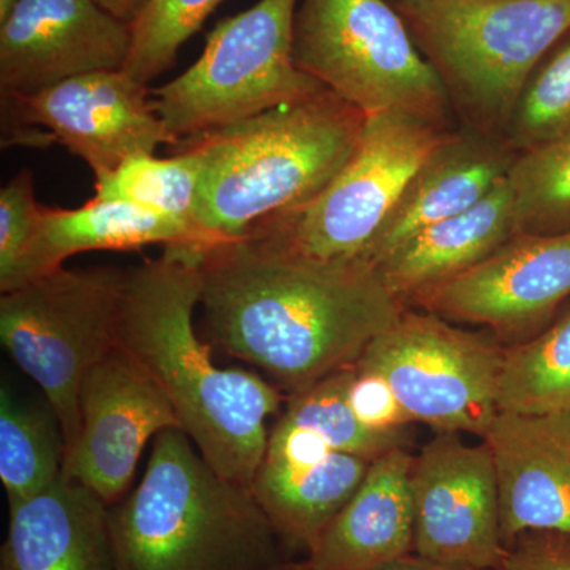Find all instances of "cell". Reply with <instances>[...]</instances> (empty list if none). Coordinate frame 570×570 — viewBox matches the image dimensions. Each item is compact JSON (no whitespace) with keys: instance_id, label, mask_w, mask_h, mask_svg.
<instances>
[{"instance_id":"cell-15","label":"cell","mask_w":570,"mask_h":570,"mask_svg":"<svg viewBox=\"0 0 570 570\" xmlns=\"http://www.w3.org/2000/svg\"><path fill=\"white\" fill-rule=\"evenodd\" d=\"M570 298V232L519 234L482 264L412 302L426 313L498 333L524 332L549 321Z\"/></svg>"},{"instance_id":"cell-23","label":"cell","mask_w":570,"mask_h":570,"mask_svg":"<svg viewBox=\"0 0 570 570\" xmlns=\"http://www.w3.org/2000/svg\"><path fill=\"white\" fill-rule=\"evenodd\" d=\"M66 442L58 420L0 390V480L9 504L24 501L62 475Z\"/></svg>"},{"instance_id":"cell-12","label":"cell","mask_w":570,"mask_h":570,"mask_svg":"<svg viewBox=\"0 0 570 570\" xmlns=\"http://www.w3.org/2000/svg\"><path fill=\"white\" fill-rule=\"evenodd\" d=\"M168 428H181L174 406L118 344L85 379L80 433L66 452L62 475L112 508L132 485L149 439Z\"/></svg>"},{"instance_id":"cell-26","label":"cell","mask_w":570,"mask_h":570,"mask_svg":"<svg viewBox=\"0 0 570 570\" xmlns=\"http://www.w3.org/2000/svg\"><path fill=\"white\" fill-rule=\"evenodd\" d=\"M508 183L519 234L570 232V130L519 153Z\"/></svg>"},{"instance_id":"cell-32","label":"cell","mask_w":570,"mask_h":570,"mask_svg":"<svg viewBox=\"0 0 570 570\" xmlns=\"http://www.w3.org/2000/svg\"><path fill=\"white\" fill-rule=\"evenodd\" d=\"M497 570H570V535L524 532L510 543Z\"/></svg>"},{"instance_id":"cell-11","label":"cell","mask_w":570,"mask_h":570,"mask_svg":"<svg viewBox=\"0 0 570 570\" xmlns=\"http://www.w3.org/2000/svg\"><path fill=\"white\" fill-rule=\"evenodd\" d=\"M414 553L455 570H497L504 558L497 469L489 445L439 433L412 461Z\"/></svg>"},{"instance_id":"cell-27","label":"cell","mask_w":570,"mask_h":570,"mask_svg":"<svg viewBox=\"0 0 570 570\" xmlns=\"http://www.w3.org/2000/svg\"><path fill=\"white\" fill-rule=\"evenodd\" d=\"M351 377L352 366L294 393L283 419L317 431L335 452L376 460L390 450L404 448V428L377 431L356 419L347 403Z\"/></svg>"},{"instance_id":"cell-7","label":"cell","mask_w":570,"mask_h":570,"mask_svg":"<svg viewBox=\"0 0 570 570\" xmlns=\"http://www.w3.org/2000/svg\"><path fill=\"white\" fill-rule=\"evenodd\" d=\"M452 130L404 112L366 116L335 178L306 204L261 220L243 239L309 261L367 264L409 179Z\"/></svg>"},{"instance_id":"cell-4","label":"cell","mask_w":570,"mask_h":570,"mask_svg":"<svg viewBox=\"0 0 570 570\" xmlns=\"http://www.w3.org/2000/svg\"><path fill=\"white\" fill-rule=\"evenodd\" d=\"M119 570H272L279 534L249 487L225 479L181 428L154 438L140 485L110 508Z\"/></svg>"},{"instance_id":"cell-5","label":"cell","mask_w":570,"mask_h":570,"mask_svg":"<svg viewBox=\"0 0 570 570\" xmlns=\"http://www.w3.org/2000/svg\"><path fill=\"white\" fill-rule=\"evenodd\" d=\"M461 127L505 141L532 71L570 33V0H392Z\"/></svg>"},{"instance_id":"cell-9","label":"cell","mask_w":570,"mask_h":570,"mask_svg":"<svg viewBox=\"0 0 570 570\" xmlns=\"http://www.w3.org/2000/svg\"><path fill=\"white\" fill-rule=\"evenodd\" d=\"M299 0H261L214 28L194 66L153 91L179 141L245 121L324 89L294 62Z\"/></svg>"},{"instance_id":"cell-22","label":"cell","mask_w":570,"mask_h":570,"mask_svg":"<svg viewBox=\"0 0 570 570\" xmlns=\"http://www.w3.org/2000/svg\"><path fill=\"white\" fill-rule=\"evenodd\" d=\"M373 461L333 452L314 466L262 463L250 490L283 543L309 553L360 489Z\"/></svg>"},{"instance_id":"cell-8","label":"cell","mask_w":570,"mask_h":570,"mask_svg":"<svg viewBox=\"0 0 570 570\" xmlns=\"http://www.w3.org/2000/svg\"><path fill=\"white\" fill-rule=\"evenodd\" d=\"M126 276L107 266H61L0 298V340L47 397L66 452L80 433L85 379L118 347Z\"/></svg>"},{"instance_id":"cell-3","label":"cell","mask_w":570,"mask_h":570,"mask_svg":"<svg viewBox=\"0 0 570 570\" xmlns=\"http://www.w3.org/2000/svg\"><path fill=\"white\" fill-rule=\"evenodd\" d=\"M366 116L324 88L184 140L200 154L197 225L213 246L236 242L321 193L354 153Z\"/></svg>"},{"instance_id":"cell-34","label":"cell","mask_w":570,"mask_h":570,"mask_svg":"<svg viewBox=\"0 0 570 570\" xmlns=\"http://www.w3.org/2000/svg\"><path fill=\"white\" fill-rule=\"evenodd\" d=\"M94 2L102 7L116 20L132 26L141 17L142 11L148 9L153 0H94Z\"/></svg>"},{"instance_id":"cell-2","label":"cell","mask_w":570,"mask_h":570,"mask_svg":"<svg viewBox=\"0 0 570 570\" xmlns=\"http://www.w3.org/2000/svg\"><path fill=\"white\" fill-rule=\"evenodd\" d=\"M205 247L165 246L159 258L127 272L119 346L170 401L181 430L219 474L253 487L279 409L272 384L253 373L214 365L198 340L194 311L202 298Z\"/></svg>"},{"instance_id":"cell-33","label":"cell","mask_w":570,"mask_h":570,"mask_svg":"<svg viewBox=\"0 0 570 570\" xmlns=\"http://www.w3.org/2000/svg\"><path fill=\"white\" fill-rule=\"evenodd\" d=\"M335 452L317 431L281 419L273 428L262 463L314 466Z\"/></svg>"},{"instance_id":"cell-29","label":"cell","mask_w":570,"mask_h":570,"mask_svg":"<svg viewBox=\"0 0 570 570\" xmlns=\"http://www.w3.org/2000/svg\"><path fill=\"white\" fill-rule=\"evenodd\" d=\"M224 0H153L132 24V48L124 71L148 85L170 69L179 48Z\"/></svg>"},{"instance_id":"cell-28","label":"cell","mask_w":570,"mask_h":570,"mask_svg":"<svg viewBox=\"0 0 570 570\" xmlns=\"http://www.w3.org/2000/svg\"><path fill=\"white\" fill-rule=\"evenodd\" d=\"M570 130V33L543 58L520 94L505 141L528 151Z\"/></svg>"},{"instance_id":"cell-36","label":"cell","mask_w":570,"mask_h":570,"mask_svg":"<svg viewBox=\"0 0 570 570\" xmlns=\"http://www.w3.org/2000/svg\"><path fill=\"white\" fill-rule=\"evenodd\" d=\"M18 2L20 0H0V21L9 17L10 11L13 10Z\"/></svg>"},{"instance_id":"cell-10","label":"cell","mask_w":570,"mask_h":570,"mask_svg":"<svg viewBox=\"0 0 570 570\" xmlns=\"http://www.w3.org/2000/svg\"><path fill=\"white\" fill-rule=\"evenodd\" d=\"M504 352L433 313L404 309L392 328L371 341L356 370L389 382L411 422L438 433L483 438L497 417Z\"/></svg>"},{"instance_id":"cell-16","label":"cell","mask_w":570,"mask_h":570,"mask_svg":"<svg viewBox=\"0 0 570 570\" xmlns=\"http://www.w3.org/2000/svg\"><path fill=\"white\" fill-rule=\"evenodd\" d=\"M483 442L497 469L505 549L524 532L570 535V409L499 411Z\"/></svg>"},{"instance_id":"cell-13","label":"cell","mask_w":570,"mask_h":570,"mask_svg":"<svg viewBox=\"0 0 570 570\" xmlns=\"http://www.w3.org/2000/svg\"><path fill=\"white\" fill-rule=\"evenodd\" d=\"M3 104L17 122L45 127L48 138L85 160L96 179L130 157L181 142L154 110L148 85L124 70L80 75Z\"/></svg>"},{"instance_id":"cell-18","label":"cell","mask_w":570,"mask_h":570,"mask_svg":"<svg viewBox=\"0 0 570 570\" xmlns=\"http://www.w3.org/2000/svg\"><path fill=\"white\" fill-rule=\"evenodd\" d=\"M2 570H119L110 505L63 475L11 502Z\"/></svg>"},{"instance_id":"cell-30","label":"cell","mask_w":570,"mask_h":570,"mask_svg":"<svg viewBox=\"0 0 570 570\" xmlns=\"http://www.w3.org/2000/svg\"><path fill=\"white\" fill-rule=\"evenodd\" d=\"M43 213L33 190L32 171L21 170L0 190V292L28 284L26 266Z\"/></svg>"},{"instance_id":"cell-17","label":"cell","mask_w":570,"mask_h":570,"mask_svg":"<svg viewBox=\"0 0 570 570\" xmlns=\"http://www.w3.org/2000/svg\"><path fill=\"white\" fill-rule=\"evenodd\" d=\"M517 156L508 141L468 127L453 129L409 179L371 247L367 264L377 268L412 236L474 208L508 178Z\"/></svg>"},{"instance_id":"cell-1","label":"cell","mask_w":570,"mask_h":570,"mask_svg":"<svg viewBox=\"0 0 570 570\" xmlns=\"http://www.w3.org/2000/svg\"><path fill=\"white\" fill-rule=\"evenodd\" d=\"M200 305L219 346L294 393L354 366L406 309L371 265L309 261L243 238L205 247Z\"/></svg>"},{"instance_id":"cell-6","label":"cell","mask_w":570,"mask_h":570,"mask_svg":"<svg viewBox=\"0 0 570 570\" xmlns=\"http://www.w3.org/2000/svg\"><path fill=\"white\" fill-rule=\"evenodd\" d=\"M294 62L365 116L404 112L455 129L441 78L387 0H299Z\"/></svg>"},{"instance_id":"cell-21","label":"cell","mask_w":570,"mask_h":570,"mask_svg":"<svg viewBox=\"0 0 570 570\" xmlns=\"http://www.w3.org/2000/svg\"><path fill=\"white\" fill-rule=\"evenodd\" d=\"M149 245L209 247L204 236L189 225L127 202L94 197L77 209L43 206L26 266V279L29 284L61 268L71 255Z\"/></svg>"},{"instance_id":"cell-25","label":"cell","mask_w":570,"mask_h":570,"mask_svg":"<svg viewBox=\"0 0 570 570\" xmlns=\"http://www.w3.org/2000/svg\"><path fill=\"white\" fill-rule=\"evenodd\" d=\"M498 409L519 414L570 409V307L530 343L504 352Z\"/></svg>"},{"instance_id":"cell-14","label":"cell","mask_w":570,"mask_h":570,"mask_svg":"<svg viewBox=\"0 0 570 570\" xmlns=\"http://www.w3.org/2000/svg\"><path fill=\"white\" fill-rule=\"evenodd\" d=\"M132 26L94 0H20L0 21L2 99L36 96L59 82L122 70Z\"/></svg>"},{"instance_id":"cell-31","label":"cell","mask_w":570,"mask_h":570,"mask_svg":"<svg viewBox=\"0 0 570 570\" xmlns=\"http://www.w3.org/2000/svg\"><path fill=\"white\" fill-rule=\"evenodd\" d=\"M347 403L356 419L373 430H401L411 423L389 382L373 371L356 370L352 366Z\"/></svg>"},{"instance_id":"cell-37","label":"cell","mask_w":570,"mask_h":570,"mask_svg":"<svg viewBox=\"0 0 570 570\" xmlns=\"http://www.w3.org/2000/svg\"><path fill=\"white\" fill-rule=\"evenodd\" d=\"M272 570H313V568H311V566L307 564V561H305L302 562V564H279Z\"/></svg>"},{"instance_id":"cell-20","label":"cell","mask_w":570,"mask_h":570,"mask_svg":"<svg viewBox=\"0 0 570 570\" xmlns=\"http://www.w3.org/2000/svg\"><path fill=\"white\" fill-rule=\"evenodd\" d=\"M519 235L508 178L479 205L412 236L377 265L390 292L407 307L415 298L463 275Z\"/></svg>"},{"instance_id":"cell-24","label":"cell","mask_w":570,"mask_h":570,"mask_svg":"<svg viewBox=\"0 0 570 570\" xmlns=\"http://www.w3.org/2000/svg\"><path fill=\"white\" fill-rule=\"evenodd\" d=\"M200 181V154L190 146L178 145V153L168 159L141 154L96 179V198L127 202L189 225L212 247L208 236L197 225Z\"/></svg>"},{"instance_id":"cell-35","label":"cell","mask_w":570,"mask_h":570,"mask_svg":"<svg viewBox=\"0 0 570 570\" xmlns=\"http://www.w3.org/2000/svg\"><path fill=\"white\" fill-rule=\"evenodd\" d=\"M371 570H455L445 568V566L436 564V562L428 561L419 554L411 553L407 557L397 558L395 561H390L387 564L379 566Z\"/></svg>"},{"instance_id":"cell-19","label":"cell","mask_w":570,"mask_h":570,"mask_svg":"<svg viewBox=\"0 0 570 570\" xmlns=\"http://www.w3.org/2000/svg\"><path fill=\"white\" fill-rule=\"evenodd\" d=\"M414 456L390 450L307 553L313 570H371L414 553Z\"/></svg>"}]
</instances>
